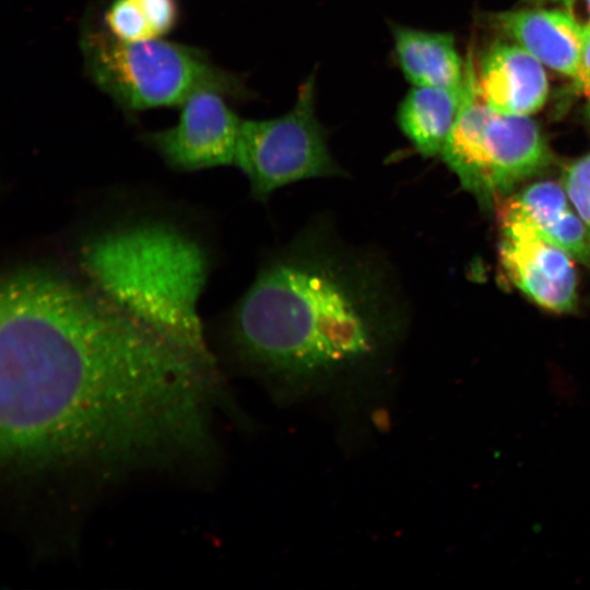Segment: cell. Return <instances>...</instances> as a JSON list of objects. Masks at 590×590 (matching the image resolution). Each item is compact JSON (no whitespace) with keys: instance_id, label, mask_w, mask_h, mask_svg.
Instances as JSON below:
<instances>
[{"instance_id":"cell-19","label":"cell","mask_w":590,"mask_h":590,"mask_svg":"<svg viewBox=\"0 0 590 590\" xmlns=\"http://www.w3.org/2000/svg\"><path fill=\"white\" fill-rule=\"evenodd\" d=\"M539 2H559V0H536Z\"/></svg>"},{"instance_id":"cell-7","label":"cell","mask_w":590,"mask_h":590,"mask_svg":"<svg viewBox=\"0 0 590 590\" xmlns=\"http://www.w3.org/2000/svg\"><path fill=\"white\" fill-rule=\"evenodd\" d=\"M225 98L211 90L194 93L180 105L174 126L141 134L142 142L175 170L234 165L243 119Z\"/></svg>"},{"instance_id":"cell-13","label":"cell","mask_w":590,"mask_h":590,"mask_svg":"<svg viewBox=\"0 0 590 590\" xmlns=\"http://www.w3.org/2000/svg\"><path fill=\"white\" fill-rule=\"evenodd\" d=\"M462 87L413 86L400 102L397 125L423 157L441 155L460 109Z\"/></svg>"},{"instance_id":"cell-1","label":"cell","mask_w":590,"mask_h":590,"mask_svg":"<svg viewBox=\"0 0 590 590\" xmlns=\"http://www.w3.org/2000/svg\"><path fill=\"white\" fill-rule=\"evenodd\" d=\"M214 356L132 315L78 268L26 261L0 288V476L24 511L78 510L216 452Z\"/></svg>"},{"instance_id":"cell-4","label":"cell","mask_w":590,"mask_h":590,"mask_svg":"<svg viewBox=\"0 0 590 590\" xmlns=\"http://www.w3.org/2000/svg\"><path fill=\"white\" fill-rule=\"evenodd\" d=\"M79 46L88 79L129 116L180 106L203 90L239 101L252 97L245 80L214 63L204 49L166 38L119 40L102 27L95 11L81 21Z\"/></svg>"},{"instance_id":"cell-12","label":"cell","mask_w":590,"mask_h":590,"mask_svg":"<svg viewBox=\"0 0 590 590\" xmlns=\"http://www.w3.org/2000/svg\"><path fill=\"white\" fill-rule=\"evenodd\" d=\"M546 240L590 263V238L564 189L553 181L530 185L505 201Z\"/></svg>"},{"instance_id":"cell-11","label":"cell","mask_w":590,"mask_h":590,"mask_svg":"<svg viewBox=\"0 0 590 590\" xmlns=\"http://www.w3.org/2000/svg\"><path fill=\"white\" fill-rule=\"evenodd\" d=\"M397 63L413 86L461 88L462 62L450 33L390 23Z\"/></svg>"},{"instance_id":"cell-5","label":"cell","mask_w":590,"mask_h":590,"mask_svg":"<svg viewBox=\"0 0 590 590\" xmlns=\"http://www.w3.org/2000/svg\"><path fill=\"white\" fill-rule=\"evenodd\" d=\"M440 156L464 190L491 205L544 168L551 152L529 116L500 115L470 96L461 104Z\"/></svg>"},{"instance_id":"cell-2","label":"cell","mask_w":590,"mask_h":590,"mask_svg":"<svg viewBox=\"0 0 590 590\" xmlns=\"http://www.w3.org/2000/svg\"><path fill=\"white\" fill-rule=\"evenodd\" d=\"M410 328L392 259L346 239L321 213L263 257L223 338L233 364L280 400H347L392 371Z\"/></svg>"},{"instance_id":"cell-8","label":"cell","mask_w":590,"mask_h":590,"mask_svg":"<svg viewBox=\"0 0 590 590\" xmlns=\"http://www.w3.org/2000/svg\"><path fill=\"white\" fill-rule=\"evenodd\" d=\"M500 264L509 280L541 307L556 312L574 309L577 276L573 257L543 238L506 202L500 205Z\"/></svg>"},{"instance_id":"cell-14","label":"cell","mask_w":590,"mask_h":590,"mask_svg":"<svg viewBox=\"0 0 590 590\" xmlns=\"http://www.w3.org/2000/svg\"><path fill=\"white\" fill-rule=\"evenodd\" d=\"M96 15L102 27L123 42L165 38L181 21L180 0H108Z\"/></svg>"},{"instance_id":"cell-10","label":"cell","mask_w":590,"mask_h":590,"mask_svg":"<svg viewBox=\"0 0 590 590\" xmlns=\"http://www.w3.org/2000/svg\"><path fill=\"white\" fill-rule=\"evenodd\" d=\"M498 28L543 66L573 78L586 37L562 9H521L498 13Z\"/></svg>"},{"instance_id":"cell-18","label":"cell","mask_w":590,"mask_h":590,"mask_svg":"<svg viewBox=\"0 0 590 590\" xmlns=\"http://www.w3.org/2000/svg\"><path fill=\"white\" fill-rule=\"evenodd\" d=\"M586 113H587V117L590 121V95H588V103H587V107H586Z\"/></svg>"},{"instance_id":"cell-3","label":"cell","mask_w":590,"mask_h":590,"mask_svg":"<svg viewBox=\"0 0 590 590\" xmlns=\"http://www.w3.org/2000/svg\"><path fill=\"white\" fill-rule=\"evenodd\" d=\"M76 267L132 315L194 352L214 356L197 311L209 261L188 234L161 222L116 227L83 244Z\"/></svg>"},{"instance_id":"cell-6","label":"cell","mask_w":590,"mask_h":590,"mask_svg":"<svg viewBox=\"0 0 590 590\" xmlns=\"http://www.w3.org/2000/svg\"><path fill=\"white\" fill-rule=\"evenodd\" d=\"M234 165L246 176L251 197L267 201L280 188L314 178L344 177L326 129L316 115V81L298 87L294 106L270 119H243Z\"/></svg>"},{"instance_id":"cell-15","label":"cell","mask_w":590,"mask_h":590,"mask_svg":"<svg viewBox=\"0 0 590 590\" xmlns=\"http://www.w3.org/2000/svg\"><path fill=\"white\" fill-rule=\"evenodd\" d=\"M563 187L590 238V152L566 168Z\"/></svg>"},{"instance_id":"cell-16","label":"cell","mask_w":590,"mask_h":590,"mask_svg":"<svg viewBox=\"0 0 590 590\" xmlns=\"http://www.w3.org/2000/svg\"><path fill=\"white\" fill-rule=\"evenodd\" d=\"M574 82L580 92L586 96L590 95V32H588L585 37Z\"/></svg>"},{"instance_id":"cell-9","label":"cell","mask_w":590,"mask_h":590,"mask_svg":"<svg viewBox=\"0 0 590 590\" xmlns=\"http://www.w3.org/2000/svg\"><path fill=\"white\" fill-rule=\"evenodd\" d=\"M475 75L482 99L500 115L530 116L548 95L543 64L516 43L492 46L475 67Z\"/></svg>"},{"instance_id":"cell-17","label":"cell","mask_w":590,"mask_h":590,"mask_svg":"<svg viewBox=\"0 0 590 590\" xmlns=\"http://www.w3.org/2000/svg\"><path fill=\"white\" fill-rule=\"evenodd\" d=\"M558 3L586 34L590 32V0H559Z\"/></svg>"}]
</instances>
